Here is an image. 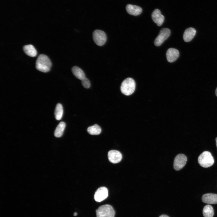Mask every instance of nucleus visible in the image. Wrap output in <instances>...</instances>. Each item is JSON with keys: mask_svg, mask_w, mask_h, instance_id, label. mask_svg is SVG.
Returning <instances> with one entry per match:
<instances>
[{"mask_svg": "<svg viewBox=\"0 0 217 217\" xmlns=\"http://www.w3.org/2000/svg\"><path fill=\"white\" fill-rule=\"evenodd\" d=\"M52 65L51 62L46 55L44 54L39 55L36 61V68L38 71L47 72L50 69Z\"/></svg>", "mask_w": 217, "mask_h": 217, "instance_id": "nucleus-1", "label": "nucleus"}, {"mask_svg": "<svg viewBox=\"0 0 217 217\" xmlns=\"http://www.w3.org/2000/svg\"><path fill=\"white\" fill-rule=\"evenodd\" d=\"M135 86V83L134 80L131 78H127L121 83V91L123 94L126 96H129L134 91Z\"/></svg>", "mask_w": 217, "mask_h": 217, "instance_id": "nucleus-2", "label": "nucleus"}, {"mask_svg": "<svg viewBox=\"0 0 217 217\" xmlns=\"http://www.w3.org/2000/svg\"><path fill=\"white\" fill-rule=\"evenodd\" d=\"M198 160L200 165L204 168L210 167L214 163V159L211 154L207 151H204L200 154Z\"/></svg>", "mask_w": 217, "mask_h": 217, "instance_id": "nucleus-3", "label": "nucleus"}, {"mask_svg": "<svg viewBox=\"0 0 217 217\" xmlns=\"http://www.w3.org/2000/svg\"><path fill=\"white\" fill-rule=\"evenodd\" d=\"M96 217H114L115 212L112 207L108 204L99 206L96 210Z\"/></svg>", "mask_w": 217, "mask_h": 217, "instance_id": "nucleus-4", "label": "nucleus"}, {"mask_svg": "<svg viewBox=\"0 0 217 217\" xmlns=\"http://www.w3.org/2000/svg\"><path fill=\"white\" fill-rule=\"evenodd\" d=\"M93 36L94 42L98 46H102L106 42V36L103 31L98 30H95L93 33Z\"/></svg>", "mask_w": 217, "mask_h": 217, "instance_id": "nucleus-5", "label": "nucleus"}, {"mask_svg": "<svg viewBox=\"0 0 217 217\" xmlns=\"http://www.w3.org/2000/svg\"><path fill=\"white\" fill-rule=\"evenodd\" d=\"M170 30L167 28H163L160 31L158 36L155 39L154 43L156 46H160L170 36Z\"/></svg>", "mask_w": 217, "mask_h": 217, "instance_id": "nucleus-6", "label": "nucleus"}, {"mask_svg": "<svg viewBox=\"0 0 217 217\" xmlns=\"http://www.w3.org/2000/svg\"><path fill=\"white\" fill-rule=\"evenodd\" d=\"M187 161V158L184 154H178L175 158L174 161V169L177 171L181 170L185 166Z\"/></svg>", "mask_w": 217, "mask_h": 217, "instance_id": "nucleus-7", "label": "nucleus"}, {"mask_svg": "<svg viewBox=\"0 0 217 217\" xmlns=\"http://www.w3.org/2000/svg\"><path fill=\"white\" fill-rule=\"evenodd\" d=\"M108 195L107 188L105 187H101L99 188L95 192L94 198L96 201L100 202L106 199Z\"/></svg>", "mask_w": 217, "mask_h": 217, "instance_id": "nucleus-8", "label": "nucleus"}, {"mask_svg": "<svg viewBox=\"0 0 217 217\" xmlns=\"http://www.w3.org/2000/svg\"><path fill=\"white\" fill-rule=\"evenodd\" d=\"M108 158L111 162L117 163L121 160L122 155L121 153L117 150H111L108 152Z\"/></svg>", "mask_w": 217, "mask_h": 217, "instance_id": "nucleus-9", "label": "nucleus"}, {"mask_svg": "<svg viewBox=\"0 0 217 217\" xmlns=\"http://www.w3.org/2000/svg\"><path fill=\"white\" fill-rule=\"evenodd\" d=\"M152 18L154 22L158 26H161L164 20V17L158 9H156L153 11L152 14Z\"/></svg>", "mask_w": 217, "mask_h": 217, "instance_id": "nucleus-10", "label": "nucleus"}, {"mask_svg": "<svg viewBox=\"0 0 217 217\" xmlns=\"http://www.w3.org/2000/svg\"><path fill=\"white\" fill-rule=\"evenodd\" d=\"M178 51L173 48H170L166 53L167 59L169 62H172L175 61L179 56Z\"/></svg>", "mask_w": 217, "mask_h": 217, "instance_id": "nucleus-11", "label": "nucleus"}, {"mask_svg": "<svg viewBox=\"0 0 217 217\" xmlns=\"http://www.w3.org/2000/svg\"><path fill=\"white\" fill-rule=\"evenodd\" d=\"M202 200L203 203L209 204H217V194L209 193L203 195Z\"/></svg>", "mask_w": 217, "mask_h": 217, "instance_id": "nucleus-12", "label": "nucleus"}, {"mask_svg": "<svg viewBox=\"0 0 217 217\" xmlns=\"http://www.w3.org/2000/svg\"><path fill=\"white\" fill-rule=\"evenodd\" d=\"M126 10L128 14L134 16L138 15L142 12V9L140 7L131 4L127 5Z\"/></svg>", "mask_w": 217, "mask_h": 217, "instance_id": "nucleus-13", "label": "nucleus"}, {"mask_svg": "<svg viewBox=\"0 0 217 217\" xmlns=\"http://www.w3.org/2000/svg\"><path fill=\"white\" fill-rule=\"evenodd\" d=\"M196 30L192 27L187 29L184 32L183 38L184 41L187 42L191 41L195 36Z\"/></svg>", "mask_w": 217, "mask_h": 217, "instance_id": "nucleus-14", "label": "nucleus"}, {"mask_svg": "<svg viewBox=\"0 0 217 217\" xmlns=\"http://www.w3.org/2000/svg\"><path fill=\"white\" fill-rule=\"evenodd\" d=\"M23 50L24 52L28 56L35 57L37 55V51L35 47L31 45H28L24 46Z\"/></svg>", "mask_w": 217, "mask_h": 217, "instance_id": "nucleus-15", "label": "nucleus"}, {"mask_svg": "<svg viewBox=\"0 0 217 217\" xmlns=\"http://www.w3.org/2000/svg\"><path fill=\"white\" fill-rule=\"evenodd\" d=\"M72 71L74 75L79 80H82L85 77L84 72L78 67L75 66L73 67Z\"/></svg>", "mask_w": 217, "mask_h": 217, "instance_id": "nucleus-16", "label": "nucleus"}, {"mask_svg": "<svg viewBox=\"0 0 217 217\" xmlns=\"http://www.w3.org/2000/svg\"><path fill=\"white\" fill-rule=\"evenodd\" d=\"M66 126L65 123L61 122L57 126L54 132V135L57 137H61L63 133Z\"/></svg>", "mask_w": 217, "mask_h": 217, "instance_id": "nucleus-17", "label": "nucleus"}, {"mask_svg": "<svg viewBox=\"0 0 217 217\" xmlns=\"http://www.w3.org/2000/svg\"><path fill=\"white\" fill-rule=\"evenodd\" d=\"M203 213L204 217H213L214 211L213 207L210 205H207L203 208Z\"/></svg>", "mask_w": 217, "mask_h": 217, "instance_id": "nucleus-18", "label": "nucleus"}, {"mask_svg": "<svg viewBox=\"0 0 217 217\" xmlns=\"http://www.w3.org/2000/svg\"><path fill=\"white\" fill-rule=\"evenodd\" d=\"M87 131L90 134L97 135L101 133V129L99 126L95 124L87 128Z\"/></svg>", "mask_w": 217, "mask_h": 217, "instance_id": "nucleus-19", "label": "nucleus"}, {"mask_svg": "<svg viewBox=\"0 0 217 217\" xmlns=\"http://www.w3.org/2000/svg\"><path fill=\"white\" fill-rule=\"evenodd\" d=\"M63 108L62 105L58 103L56 105L55 112V119L57 120H60L63 115Z\"/></svg>", "mask_w": 217, "mask_h": 217, "instance_id": "nucleus-20", "label": "nucleus"}, {"mask_svg": "<svg viewBox=\"0 0 217 217\" xmlns=\"http://www.w3.org/2000/svg\"><path fill=\"white\" fill-rule=\"evenodd\" d=\"M81 80V83L83 86L86 88H89L90 86L89 80L86 77L84 78Z\"/></svg>", "mask_w": 217, "mask_h": 217, "instance_id": "nucleus-21", "label": "nucleus"}, {"mask_svg": "<svg viewBox=\"0 0 217 217\" xmlns=\"http://www.w3.org/2000/svg\"><path fill=\"white\" fill-rule=\"evenodd\" d=\"M159 217H169L167 215H162L160 216Z\"/></svg>", "mask_w": 217, "mask_h": 217, "instance_id": "nucleus-22", "label": "nucleus"}, {"mask_svg": "<svg viewBox=\"0 0 217 217\" xmlns=\"http://www.w3.org/2000/svg\"><path fill=\"white\" fill-rule=\"evenodd\" d=\"M77 215V213L76 212H74V216H76Z\"/></svg>", "mask_w": 217, "mask_h": 217, "instance_id": "nucleus-23", "label": "nucleus"}, {"mask_svg": "<svg viewBox=\"0 0 217 217\" xmlns=\"http://www.w3.org/2000/svg\"><path fill=\"white\" fill-rule=\"evenodd\" d=\"M215 94L216 96H217V87L216 88L215 91Z\"/></svg>", "mask_w": 217, "mask_h": 217, "instance_id": "nucleus-24", "label": "nucleus"}, {"mask_svg": "<svg viewBox=\"0 0 217 217\" xmlns=\"http://www.w3.org/2000/svg\"><path fill=\"white\" fill-rule=\"evenodd\" d=\"M215 141H216V145L217 148V137L215 139Z\"/></svg>", "mask_w": 217, "mask_h": 217, "instance_id": "nucleus-25", "label": "nucleus"}]
</instances>
